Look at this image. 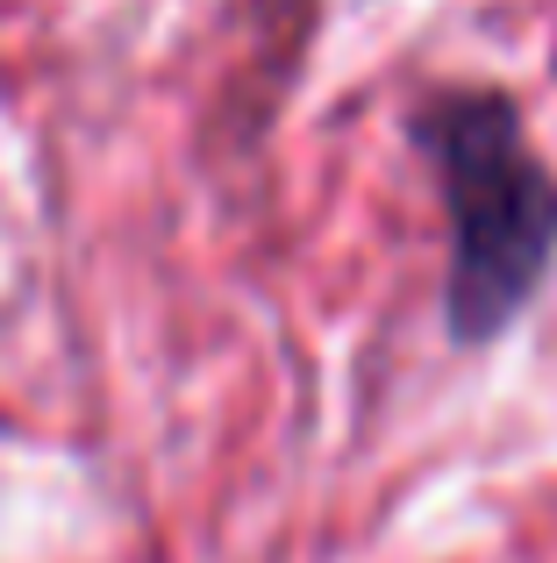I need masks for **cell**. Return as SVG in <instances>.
<instances>
[{
  "mask_svg": "<svg viewBox=\"0 0 557 563\" xmlns=\"http://www.w3.org/2000/svg\"><path fill=\"white\" fill-rule=\"evenodd\" d=\"M450 207V321L465 343L507 329L557 257V186L515 100L444 93L415 122Z\"/></svg>",
  "mask_w": 557,
  "mask_h": 563,
  "instance_id": "cell-1",
  "label": "cell"
}]
</instances>
